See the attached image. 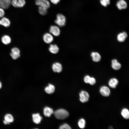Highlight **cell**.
Returning a JSON list of instances; mask_svg holds the SVG:
<instances>
[{"label": "cell", "instance_id": "cell-7", "mask_svg": "<svg viewBox=\"0 0 129 129\" xmlns=\"http://www.w3.org/2000/svg\"><path fill=\"white\" fill-rule=\"evenodd\" d=\"M11 3L14 7H21L25 5L26 1L25 0H12Z\"/></svg>", "mask_w": 129, "mask_h": 129}, {"label": "cell", "instance_id": "cell-32", "mask_svg": "<svg viewBox=\"0 0 129 129\" xmlns=\"http://www.w3.org/2000/svg\"><path fill=\"white\" fill-rule=\"evenodd\" d=\"M50 1L54 4H57L60 1V0H50Z\"/></svg>", "mask_w": 129, "mask_h": 129}, {"label": "cell", "instance_id": "cell-15", "mask_svg": "<svg viewBox=\"0 0 129 129\" xmlns=\"http://www.w3.org/2000/svg\"><path fill=\"white\" fill-rule=\"evenodd\" d=\"M121 114L124 119H129V110L127 108H123L121 111Z\"/></svg>", "mask_w": 129, "mask_h": 129}, {"label": "cell", "instance_id": "cell-27", "mask_svg": "<svg viewBox=\"0 0 129 129\" xmlns=\"http://www.w3.org/2000/svg\"><path fill=\"white\" fill-rule=\"evenodd\" d=\"M100 2L101 5L104 7H107L110 3V0H100Z\"/></svg>", "mask_w": 129, "mask_h": 129}, {"label": "cell", "instance_id": "cell-8", "mask_svg": "<svg viewBox=\"0 0 129 129\" xmlns=\"http://www.w3.org/2000/svg\"><path fill=\"white\" fill-rule=\"evenodd\" d=\"M100 91L102 95L105 97L109 96L110 93V91L109 89L106 86L101 87L100 89Z\"/></svg>", "mask_w": 129, "mask_h": 129}, {"label": "cell", "instance_id": "cell-34", "mask_svg": "<svg viewBox=\"0 0 129 129\" xmlns=\"http://www.w3.org/2000/svg\"><path fill=\"white\" fill-rule=\"evenodd\" d=\"M2 87V84L0 81V89Z\"/></svg>", "mask_w": 129, "mask_h": 129}, {"label": "cell", "instance_id": "cell-12", "mask_svg": "<svg viewBox=\"0 0 129 129\" xmlns=\"http://www.w3.org/2000/svg\"><path fill=\"white\" fill-rule=\"evenodd\" d=\"M52 68L53 71L55 72H60L62 70V66L58 62H56L53 64Z\"/></svg>", "mask_w": 129, "mask_h": 129}, {"label": "cell", "instance_id": "cell-5", "mask_svg": "<svg viewBox=\"0 0 129 129\" xmlns=\"http://www.w3.org/2000/svg\"><path fill=\"white\" fill-rule=\"evenodd\" d=\"M80 100L82 102H87L89 99V96L88 93L86 91H82L79 94Z\"/></svg>", "mask_w": 129, "mask_h": 129}, {"label": "cell", "instance_id": "cell-18", "mask_svg": "<svg viewBox=\"0 0 129 129\" xmlns=\"http://www.w3.org/2000/svg\"><path fill=\"white\" fill-rule=\"evenodd\" d=\"M93 60L95 62H98L100 61L101 59L100 54L97 52H92L91 54Z\"/></svg>", "mask_w": 129, "mask_h": 129}, {"label": "cell", "instance_id": "cell-9", "mask_svg": "<svg viewBox=\"0 0 129 129\" xmlns=\"http://www.w3.org/2000/svg\"><path fill=\"white\" fill-rule=\"evenodd\" d=\"M116 5L119 10L125 9L127 6L126 2L124 0H119L117 2Z\"/></svg>", "mask_w": 129, "mask_h": 129}, {"label": "cell", "instance_id": "cell-17", "mask_svg": "<svg viewBox=\"0 0 129 129\" xmlns=\"http://www.w3.org/2000/svg\"><path fill=\"white\" fill-rule=\"evenodd\" d=\"M32 119L34 123L36 124H39L42 118L39 113L34 114L32 115Z\"/></svg>", "mask_w": 129, "mask_h": 129}, {"label": "cell", "instance_id": "cell-13", "mask_svg": "<svg viewBox=\"0 0 129 129\" xmlns=\"http://www.w3.org/2000/svg\"><path fill=\"white\" fill-rule=\"evenodd\" d=\"M127 34L125 32H124L120 33L117 36V40L120 42H123L127 38Z\"/></svg>", "mask_w": 129, "mask_h": 129}, {"label": "cell", "instance_id": "cell-10", "mask_svg": "<svg viewBox=\"0 0 129 129\" xmlns=\"http://www.w3.org/2000/svg\"><path fill=\"white\" fill-rule=\"evenodd\" d=\"M11 0H0V7L6 9L10 6L11 4Z\"/></svg>", "mask_w": 129, "mask_h": 129}, {"label": "cell", "instance_id": "cell-23", "mask_svg": "<svg viewBox=\"0 0 129 129\" xmlns=\"http://www.w3.org/2000/svg\"><path fill=\"white\" fill-rule=\"evenodd\" d=\"M1 40L2 43L5 45L9 44L11 41L10 37L7 35L3 36L2 37Z\"/></svg>", "mask_w": 129, "mask_h": 129}, {"label": "cell", "instance_id": "cell-24", "mask_svg": "<svg viewBox=\"0 0 129 129\" xmlns=\"http://www.w3.org/2000/svg\"><path fill=\"white\" fill-rule=\"evenodd\" d=\"M47 9L46 8L40 6H39L38 11L40 14L42 15H44L47 13Z\"/></svg>", "mask_w": 129, "mask_h": 129}, {"label": "cell", "instance_id": "cell-14", "mask_svg": "<svg viewBox=\"0 0 129 129\" xmlns=\"http://www.w3.org/2000/svg\"><path fill=\"white\" fill-rule=\"evenodd\" d=\"M118 83V80L115 78H112L108 82V85L109 86L113 88H115Z\"/></svg>", "mask_w": 129, "mask_h": 129}, {"label": "cell", "instance_id": "cell-2", "mask_svg": "<svg viewBox=\"0 0 129 129\" xmlns=\"http://www.w3.org/2000/svg\"><path fill=\"white\" fill-rule=\"evenodd\" d=\"M66 20V18L63 15L59 13L56 16L55 22L59 26L62 27L65 25Z\"/></svg>", "mask_w": 129, "mask_h": 129}, {"label": "cell", "instance_id": "cell-19", "mask_svg": "<svg viewBox=\"0 0 129 129\" xmlns=\"http://www.w3.org/2000/svg\"><path fill=\"white\" fill-rule=\"evenodd\" d=\"M10 24V22L9 20L5 17H2L0 20V25H2L5 27H9Z\"/></svg>", "mask_w": 129, "mask_h": 129}, {"label": "cell", "instance_id": "cell-28", "mask_svg": "<svg viewBox=\"0 0 129 129\" xmlns=\"http://www.w3.org/2000/svg\"><path fill=\"white\" fill-rule=\"evenodd\" d=\"M60 129H71L70 127L68 124H65L61 125L59 127Z\"/></svg>", "mask_w": 129, "mask_h": 129}, {"label": "cell", "instance_id": "cell-30", "mask_svg": "<svg viewBox=\"0 0 129 129\" xmlns=\"http://www.w3.org/2000/svg\"><path fill=\"white\" fill-rule=\"evenodd\" d=\"M90 77L89 75L86 76L84 78V81L86 83H89L90 80Z\"/></svg>", "mask_w": 129, "mask_h": 129}, {"label": "cell", "instance_id": "cell-22", "mask_svg": "<svg viewBox=\"0 0 129 129\" xmlns=\"http://www.w3.org/2000/svg\"><path fill=\"white\" fill-rule=\"evenodd\" d=\"M55 87L53 85L49 84L48 86L46 87L45 88V92L48 94H51L54 92L55 91Z\"/></svg>", "mask_w": 129, "mask_h": 129}, {"label": "cell", "instance_id": "cell-25", "mask_svg": "<svg viewBox=\"0 0 129 129\" xmlns=\"http://www.w3.org/2000/svg\"><path fill=\"white\" fill-rule=\"evenodd\" d=\"M85 121L84 119L82 118L80 119L78 122V124L79 127L81 129L85 128Z\"/></svg>", "mask_w": 129, "mask_h": 129}, {"label": "cell", "instance_id": "cell-11", "mask_svg": "<svg viewBox=\"0 0 129 129\" xmlns=\"http://www.w3.org/2000/svg\"><path fill=\"white\" fill-rule=\"evenodd\" d=\"M44 41L47 43H51L53 40V38L52 35L50 33H46L43 36Z\"/></svg>", "mask_w": 129, "mask_h": 129}, {"label": "cell", "instance_id": "cell-29", "mask_svg": "<svg viewBox=\"0 0 129 129\" xmlns=\"http://www.w3.org/2000/svg\"><path fill=\"white\" fill-rule=\"evenodd\" d=\"M96 82V80L95 78L93 77H90L89 83L91 85H94Z\"/></svg>", "mask_w": 129, "mask_h": 129}, {"label": "cell", "instance_id": "cell-1", "mask_svg": "<svg viewBox=\"0 0 129 129\" xmlns=\"http://www.w3.org/2000/svg\"><path fill=\"white\" fill-rule=\"evenodd\" d=\"M55 117L61 120L65 119L69 115L68 112L63 109H60L56 110L53 113Z\"/></svg>", "mask_w": 129, "mask_h": 129}, {"label": "cell", "instance_id": "cell-3", "mask_svg": "<svg viewBox=\"0 0 129 129\" xmlns=\"http://www.w3.org/2000/svg\"><path fill=\"white\" fill-rule=\"evenodd\" d=\"M35 4L36 5L42 6L48 9L50 6V3L48 0H36Z\"/></svg>", "mask_w": 129, "mask_h": 129}, {"label": "cell", "instance_id": "cell-33", "mask_svg": "<svg viewBox=\"0 0 129 129\" xmlns=\"http://www.w3.org/2000/svg\"><path fill=\"white\" fill-rule=\"evenodd\" d=\"M3 123L5 124H9L10 123L8 121H6V120H5L3 121Z\"/></svg>", "mask_w": 129, "mask_h": 129}, {"label": "cell", "instance_id": "cell-26", "mask_svg": "<svg viewBox=\"0 0 129 129\" xmlns=\"http://www.w3.org/2000/svg\"><path fill=\"white\" fill-rule=\"evenodd\" d=\"M4 119L10 123L13 122L14 121L13 117L11 114H7L5 115Z\"/></svg>", "mask_w": 129, "mask_h": 129}, {"label": "cell", "instance_id": "cell-16", "mask_svg": "<svg viewBox=\"0 0 129 129\" xmlns=\"http://www.w3.org/2000/svg\"><path fill=\"white\" fill-rule=\"evenodd\" d=\"M111 62L112 67L113 69L117 70H119L121 68V65L116 59H114L112 60Z\"/></svg>", "mask_w": 129, "mask_h": 129}, {"label": "cell", "instance_id": "cell-6", "mask_svg": "<svg viewBox=\"0 0 129 129\" xmlns=\"http://www.w3.org/2000/svg\"><path fill=\"white\" fill-rule=\"evenodd\" d=\"M49 31L50 33L56 36H59L60 33V30L57 26L52 25L50 28Z\"/></svg>", "mask_w": 129, "mask_h": 129}, {"label": "cell", "instance_id": "cell-31", "mask_svg": "<svg viewBox=\"0 0 129 129\" xmlns=\"http://www.w3.org/2000/svg\"><path fill=\"white\" fill-rule=\"evenodd\" d=\"M5 14V12L3 9L1 8H0V17H3Z\"/></svg>", "mask_w": 129, "mask_h": 129}, {"label": "cell", "instance_id": "cell-20", "mask_svg": "<svg viewBox=\"0 0 129 129\" xmlns=\"http://www.w3.org/2000/svg\"><path fill=\"white\" fill-rule=\"evenodd\" d=\"M49 51L53 54H56L59 52V48L58 46L55 44H51L49 48Z\"/></svg>", "mask_w": 129, "mask_h": 129}, {"label": "cell", "instance_id": "cell-4", "mask_svg": "<svg viewBox=\"0 0 129 129\" xmlns=\"http://www.w3.org/2000/svg\"><path fill=\"white\" fill-rule=\"evenodd\" d=\"M11 51L10 55L13 59H16L20 56V51L18 48H13L11 49Z\"/></svg>", "mask_w": 129, "mask_h": 129}, {"label": "cell", "instance_id": "cell-21", "mask_svg": "<svg viewBox=\"0 0 129 129\" xmlns=\"http://www.w3.org/2000/svg\"><path fill=\"white\" fill-rule=\"evenodd\" d=\"M53 109L48 107H46L43 110V113L46 117H50L53 113Z\"/></svg>", "mask_w": 129, "mask_h": 129}]
</instances>
